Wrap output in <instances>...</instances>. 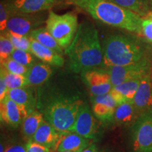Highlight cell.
I'll use <instances>...</instances> for the list:
<instances>
[{
	"instance_id": "cell-1",
	"label": "cell",
	"mask_w": 152,
	"mask_h": 152,
	"mask_svg": "<svg viewBox=\"0 0 152 152\" xmlns=\"http://www.w3.org/2000/svg\"><path fill=\"white\" fill-rule=\"evenodd\" d=\"M65 53L69 58V67L74 73L102 67L103 50L94 25L87 22L80 24L73 40Z\"/></svg>"
},
{
	"instance_id": "cell-2",
	"label": "cell",
	"mask_w": 152,
	"mask_h": 152,
	"mask_svg": "<svg viewBox=\"0 0 152 152\" xmlns=\"http://www.w3.org/2000/svg\"><path fill=\"white\" fill-rule=\"evenodd\" d=\"M75 4L104 23L130 32H142L143 19L140 15L109 0H75Z\"/></svg>"
},
{
	"instance_id": "cell-3",
	"label": "cell",
	"mask_w": 152,
	"mask_h": 152,
	"mask_svg": "<svg viewBox=\"0 0 152 152\" xmlns=\"http://www.w3.org/2000/svg\"><path fill=\"white\" fill-rule=\"evenodd\" d=\"M102 67L128 66L144 58V49L132 37L121 35L108 37L104 41Z\"/></svg>"
},
{
	"instance_id": "cell-4",
	"label": "cell",
	"mask_w": 152,
	"mask_h": 152,
	"mask_svg": "<svg viewBox=\"0 0 152 152\" xmlns=\"http://www.w3.org/2000/svg\"><path fill=\"white\" fill-rule=\"evenodd\" d=\"M83 104L77 96H56L45 106L44 117L58 132L71 131Z\"/></svg>"
},
{
	"instance_id": "cell-5",
	"label": "cell",
	"mask_w": 152,
	"mask_h": 152,
	"mask_svg": "<svg viewBox=\"0 0 152 152\" xmlns=\"http://www.w3.org/2000/svg\"><path fill=\"white\" fill-rule=\"evenodd\" d=\"M46 24V28L51 35L65 49L70 46L78 28L77 16L71 12L58 15L50 11Z\"/></svg>"
},
{
	"instance_id": "cell-6",
	"label": "cell",
	"mask_w": 152,
	"mask_h": 152,
	"mask_svg": "<svg viewBox=\"0 0 152 152\" xmlns=\"http://www.w3.org/2000/svg\"><path fill=\"white\" fill-rule=\"evenodd\" d=\"M130 146L132 152H152V109L140 113L131 125Z\"/></svg>"
},
{
	"instance_id": "cell-7",
	"label": "cell",
	"mask_w": 152,
	"mask_h": 152,
	"mask_svg": "<svg viewBox=\"0 0 152 152\" xmlns=\"http://www.w3.org/2000/svg\"><path fill=\"white\" fill-rule=\"evenodd\" d=\"M150 69L151 63L146 57L140 61L130 65L113 66L107 68L113 87L128 81L143 78L150 73Z\"/></svg>"
},
{
	"instance_id": "cell-8",
	"label": "cell",
	"mask_w": 152,
	"mask_h": 152,
	"mask_svg": "<svg viewBox=\"0 0 152 152\" xmlns=\"http://www.w3.org/2000/svg\"><path fill=\"white\" fill-rule=\"evenodd\" d=\"M81 75L92 96L109 94L113 88L111 77L107 69L92 68L83 71Z\"/></svg>"
},
{
	"instance_id": "cell-9",
	"label": "cell",
	"mask_w": 152,
	"mask_h": 152,
	"mask_svg": "<svg viewBox=\"0 0 152 152\" xmlns=\"http://www.w3.org/2000/svg\"><path fill=\"white\" fill-rule=\"evenodd\" d=\"M44 23L45 20L39 15L11 11V16L7 23V30L14 35L27 36Z\"/></svg>"
},
{
	"instance_id": "cell-10",
	"label": "cell",
	"mask_w": 152,
	"mask_h": 152,
	"mask_svg": "<svg viewBox=\"0 0 152 152\" xmlns=\"http://www.w3.org/2000/svg\"><path fill=\"white\" fill-rule=\"evenodd\" d=\"M70 132L77 133L89 140H97L99 134V123L87 104L84 103L81 106L75 122Z\"/></svg>"
},
{
	"instance_id": "cell-11",
	"label": "cell",
	"mask_w": 152,
	"mask_h": 152,
	"mask_svg": "<svg viewBox=\"0 0 152 152\" xmlns=\"http://www.w3.org/2000/svg\"><path fill=\"white\" fill-rule=\"evenodd\" d=\"M29 114L26 108L16 104L8 96L0 102L1 121L12 128H18Z\"/></svg>"
},
{
	"instance_id": "cell-12",
	"label": "cell",
	"mask_w": 152,
	"mask_h": 152,
	"mask_svg": "<svg viewBox=\"0 0 152 152\" xmlns=\"http://www.w3.org/2000/svg\"><path fill=\"white\" fill-rule=\"evenodd\" d=\"M91 102L92 112L96 118L103 123L114 122V114L118 105L110 93L92 96Z\"/></svg>"
},
{
	"instance_id": "cell-13",
	"label": "cell",
	"mask_w": 152,
	"mask_h": 152,
	"mask_svg": "<svg viewBox=\"0 0 152 152\" xmlns=\"http://www.w3.org/2000/svg\"><path fill=\"white\" fill-rule=\"evenodd\" d=\"M90 140L73 132H60L58 142L52 150L55 152H82L90 144Z\"/></svg>"
},
{
	"instance_id": "cell-14",
	"label": "cell",
	"mask_w": 152,
	"mask_h": 152,
	"mask_svg": "<svg viewBox=\"0 0 152 152\" xmlns=\"http://www.w3.org/2000/svg\"><path fill=\"white\" fill-rule=\"evenodd\" d=\"M133 104L140 113L152 109V77L150 73L142 79Z\"/></svg>"
},
{
	"instance_id": "cell-15",
	"label": "cell",
	"mask_w": 152,
	"mask_h": 152,
	"mask_svg": "<svg viewBox=\"0 0 152 152\" xmlns=\"http://www.w3.org/2000/svg\"><path fill=\"white\" fill-rule=\"evenodd\" d=\"M56 0H14L10 4L12 11L23 14H35L50 9Z\"/></svg>"
},
{
	"instance_id": "cell-16",
	"label": "cell",
	"mask_w": 152,
	"mask_h": 152,
	"mask_svg": "<svg viewBox=\"0 0 152 152\" xmlns=\"http://www.w3.org/2000/svg\"><path fill=\"white\" fill-rule=\"evenodd\" d=\"M30 52L44 63L49 65L61 67L64 65V59L61 54L52 49L41 45L35 39L30 38Z\"/></svg>"
},
{
	"instance_id": "cell-17",
	"label": "cell",
	"mask_w": 152,
	"mask_h": 152,
	"mask_svg": "<svg viewBox=\"0 0 152 152\" xmlns=\"http://www.w3.org/2000/svg\"><path fill=\"white\" fill-rule=\"evenodd\" d=\"M59 135L60 132L57 131L45 119L32 137L31 141L53 149L58 142Z\"/></svg>"
},
{
	"instance_id": "cell-18",
	"label": "cell",
	"mask_w": 152,
	"mask_h": 152,
	"mask_svg": "<svg viewBox=\"0 0 152 152\" xmlns=\"http://www.w3.org/2000/svg\"><path fill=\"white\" fill-rule=\"evenodd\" d=\"M52 74V70L46 63H35L29 68L26 78L28 86H38L48 80Z\"/></svg>"
},
{
	"instance_id": "cell-19",
	"label": "cell",
	"mask_w": 152,
	"mask_h": 152,
	"mask_svg": "<svg viewBox=\"0 0 152 152\" xmlns=\"http://www.w3.org/2000/svg\"><path fill=\"white\" fill-rule=\"evenodd\" d=\"M140 114L133 103L126 102L117 106L114 114V123L121 125H132Z\"/></svg>"
},
{
	"instance_id": "cell-20",
	"label": "cell",
	"mask_w": 152,
	"mask_h": 152,
	"mask_svg": "<svg viewBox=\"0 0 152 152\" xmlns=\"http://www.w3.org/2000/svg\"><path fill=\"white\" fill-rule=\"evenodd\" d=\"M7 96L16 104L26 108L30 113L35 111V97L33 92L26 87L9 90Z\"/></svg>"
},
{
	"instance_id": "cell-21",
	"label": "cell",
	"mask_w": 152,
	"mask_h": 152,
	"mask_svg": "<svg viewBox=\"0 0 152 152\" xmlns=\"http://www.w3.org/2000/svg\"><path fill=\"white\" fill-rule=\"evenodd\" d=\"M45 121L43 113L35 110L28 115L22 123V134L24 139L29 142L36 131Z\"/></svg>"
},
{
	"instance_id": "cell-22",
	"label": "cell",
	"mask_w": 152,
	"mask_h": 152,
	"mask_svg": "<svg viewBox=\"0 0 152 152\" xmlns=\"http://www.w3.org/2000/svg\"><path fill=\"white\" fill-rule=\"evenodd\" d=\"M30 38L35 39L44 46L52 49L62 56L63 48L58 45L54 37L46 28H39L33 30L30 34Z\"/></svg>"
},
{
	"instance_id": "cell-23",
	"label": "cell",
	"mask_w": 152,
	"mask_h": 152,
	"mask_svg": "<svg viewBox=\"0 0 152 152\" xmlns=\"http://www.w3.org/2000/svg\"><path fill=\"white\" fill-rule=\"evenodd\" d=\"M121 7L136 13L140 16L149 14L147 0H109Z\"/></svg>"
},
{
	"instance_id": "cell-24",
	"label": "cell",
	"mask_w": 152,
	"mask_h": 152,
	"mask_svg": "<svg viewBox=\"0 0 152 152\" xmlns=\"http://www.w3.org/2000/svg\"><path fill=\"white\" fill-rule=\"evenodd\" d=\"M142 79L126 82V83L113 87L123 95V96L126 99L127 102L133 103L134 96H135L137 91L138 90V87L140 86Z\"/></svg>"
},
{
	"instance_id": "cell-25",
	"label": "cell",
	"mask_w": 152,
	"mask_h": 152,
	"mask_svg": "<svg viewBox=\"0 0 152 152\" xmlns=\"http://www.w3.org/2000/svg\"><path fill=\"white\" fill-rule=\"evenodd\" d=\"M1 71H2L4 75L9 90H14V89L24 88L26 87H28V80L26 75L9 73L1 66Z\"/></svg>"
},
{
	"instance_id": "cell-26",
	"label": "cell",
	"mask_w": 152,
	"mask_h": 152,
	"mask_svg": "<svg viewBox=\"0 0 152 152\" xmlns=\"http://www.w3.org/2000/svg\"><path fill=\"white\" fill-rule=\"evenodd\" d=\"M10 58L28 68L32 67L35 64V60L33 57V54L29 51L15 49L11 54Z\"/></svg>"
},
{
	"instance_id": "cell-27",
	"label": "cell",
	"mask_w": 152,
	"mask_h": 152,
	"mask_svg": "<svg viewBox=\"0 0 152 152\" xmlns=\"http://www.w3.org/2000/svg\"><path fill=\"white\" fill-rule=\"evenodd\" d=\"M14 47L11 39L5 33L1 34L0 37V61L1 64L9 59L14 51Z\"/></svg>"
},
{
	"instance_id": "cell-28",
	"label": "cell",
	"mask_w": 152,
	"mask_h": 152,
	"mask_svg": "<svg viewBox=\"0 0 152 152\" xmlns=\"http://www.w3.org/2000/svg\"><path fill=\"white\" fill-rule=\"evenodd\" d=\"M1 67H3L7 72L18 75H26L27 74L29 68L26 66L21 65L16 61L9 58L3 64H1Z\"/></svg>"
},
{
	"instance_id": "cell-29",
	"label": "cell",
	"mask_w": 152,
	"mask_h": 152,
	"mask_svg": "<svg viewBox=\"0 0 152 152\" xmlns=\"http://www.w3.org/2000/svg\"><path fill=\"white\" fill-rule=\"evenodd\" d=\"M2 34V33H1ZM11 39V42L16 49H21V50L29 51L30 47V37L27 36H20L17 35L11 34L9 32L5 33Z\"/></svg>"
},
{
	"instance_id": "cell-30",
	"label": "cell",
	"mask_w": 152,
	"mask_h": 152,
	"mask_svg": "<svg viewBox=\"0 0 152 152\" xmlns=\"http://www.w3.org/2000/svg\"><path fill=\"white\" fill-rule=\"evenodd\" d=\"M10 4L1 1L0 4V30L4 33L7 29V23L11 14Z\"/></svg>"
},
{
	"instance_id": "cell-31",
	"label": "cell",
	"mask_w": 152,
	"mask_h": 152,
	"mask_svg": "<svg viewBox=\"0 0 152 152\" xmlns=\"http://www.w3.org/2000/svg\"><path fill=\"white\" fill-rule=\"evenodd\" d=\"M142 31L148 40L152 42V19L147 18L142 20Z\"/></svg>"
},
{
	"instance_id": "cell-32",
	"label": "cell",
	"mask_w": 152,
	"mask_h": 152,
	"mask_svg": "<svg viewBox=\"0 0 152 152\" xmlns=\"http://www.w3.org/2000/svg\"><path fill=\"white\" fill-rule=\"evenodd\" d=\"M26 152H52V149L30 140L26 144Z\"/></svg>"
},
{
	"instance_id": "cell-33",
	"label": "cell",
	"mask_w": 152,
	"mask_h": 152,
	"mask_svg": "<svg viewBox=\"0 0 152 152\" xmlns=\"http://www.w3.org/2000/svg\"><path fill=\"white\" fill-rule=\"evenodd\" d=\"M8 91L9 90L7 87L4 75L3 72L1 71V73H0V102H2L7 97Z\"/></svg>"
},
{
	"instance_id": "cell-34",
	"label": "cell",
	"mask_w": 152,
	"mask_h": 152,
	"mask_svg": "<svg viewBox=\"0 0 152 152\" xmlns=\"http://www.w3.org/2000/svg\"><path fill=\"white\" fill-rule=\"evenodd\" d=\"M110 94L111 95V96L113 97L114 101L115 102V103L117 104L118 106L121 105V104H123L124 103H126L127 100L123 95L121 94V92H118V91L115 90V88H112V90H111V92H109Z\"/></svg>"
},
{
	"instance_id": "cell-35",
	"label": "cell",
	"mask_w": 152,
	"mask_h": 152,
	"mask_svg": "<svg viewBox=\"0 0 152 152\" xmlns=\"http://www.w3.org/2000/svg\"><path fill=\"white\" fill-rule=\"evenodd\" d=\"M5 152H26V144H14L7 147Z\"/></svg>"
},
{
	"instance_id": "cell-36",
	"label": "cell",
	"mask_w": 152,
	"mask_h": 152,
	"mask_svg": "<svg viewBox=\"0 0 152 152\" xmlns=\"http://www.w3.org/2000/svg\"><path fill=\"white\" fill-rule=\"evenodd\" d=\"M82 152H99V150L96 147V144H90L87 148L83 150Z\"/></svg>"
},
{
	"instance_id": "cell-37",
	"label": "cell",
	"mask_w": 152,
	"mask_h": 152,
	"mask_svg": "<svg viewBox=\"0 0 152 152\" xmlns=\"http://www.w3.org/2000/svg\"><path fill=\"white\" fill-rule=\"evenodd\" d=\"M7 148H5L4 144H3L2 141L1 142V144H0V152H5Z\"/></svg>"
},
{
	"instance_id": "cell-38",
	"label": "cell",
	"mask_w": 152,
	"mask_h": 152,
	"mask_svg": "<svg viewBox=\"0 0 152 152\" xmlns=\"http://www.w3.org/2000/svg\"><path fill=\"white\" fill-rule=\"evenodd\" d=\"M147 15L149 16V18L152 19V14H151V13H149V14H148Z\"/></svg>"
},
{
	"instance_id": "cell-39",
	"label": "cell",
	"mask_w": 152,
	"mask_h": 152,
	"mask_svg": "<svg viewBox=\"0 0 152 152\" xmlns=\"http://www.w3.org/2000/svg\"><path fill=\"white\" fill-rule=\"evenodd\" d=\"M103 152H113V151H103Z\"/></svg>"
},
{
	"instance_id": "cell-40",
	"label": "cell",
	"mask_w": 152,
	"mask_h": 152,
	"mask_svg": "<svg viewBox=\"0 0 152 152\" xmlns=\"http://www.w3.org/2000/svg\"><path fill=\"white\" fill-rule=\"evenodd\" d=\"M60 152H72V151H60Z\"/></svg>"
}]
</instances>
